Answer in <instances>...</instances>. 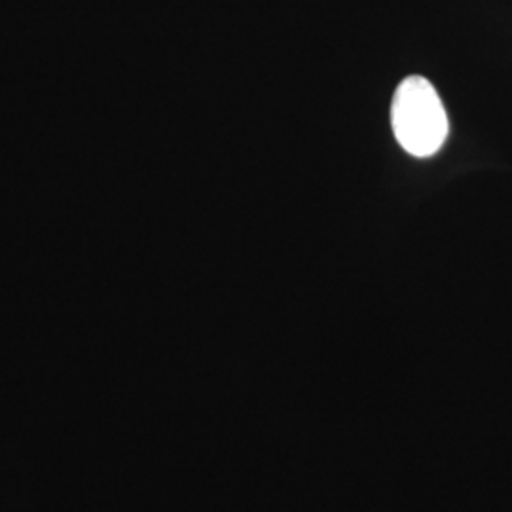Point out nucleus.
<instances>
[{
  "label": "nucleus",
  "mask_w": 512,
  "mask_h": 512,
  "mask_svg": "<svg viewBox=\"0 0 512 512\" xmlns=\"http://www.w3.org/2000/svg\"><path fill=\"white\" fill-rule=\"evenodd\" d=\"M391 126L408 154L429 158L439 152L448 135V116L429 80L408 76L399 84L391 105Z\"/></svg>",
  "instance_id": "obj_1"
}]
</instances>
